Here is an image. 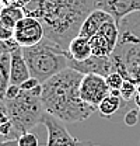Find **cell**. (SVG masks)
<instances>
[{
	"mask_svg": "<svg viewBox=\"0 0 140 146\" xmlns=\"http://www.w3.org/2000/svg\"><path fill=\"white\" fill-rule=\"evenodd\" d=\"M95 1L97 0H32L24 10L27 16L41 21L46 39L67 51L70 41L79 35L83 21L95 9Z\"/></svg>",
	"mask_w": 140,
	"mask_h": 146,
	"instance_id": "obj_1",
	"label": "cell"
},
{
	"mask_svg": "<svg viewBox=\"0 0 140 146\" xmlns=\"http://www.w3.org/2000/svg\"><path fill=\"white\" fill-rule=\"evenodd\" d=\"M81 79L80 72L67 68L42 83L41 101L44 111L62 122L77 124L88 119L97 108L81 100Z\"/></svg>",
	"mask_w": 140,
	"mask_h": 146,
	"instance_id": "obj_2",
	"label": "cell"
},
{
	"mask_svg": "<svg viewBox=\"0 0 140 146\" xmlns=\"http://www.w3.org/2000/svg\"><path fill=\"white\" fill-rule=\"evenodd\" d=\"M22 55L31 77H35L41 84L69 68V52L46 38L34 46L22 48Z\"/></svg>",
	"mask_w": 140,
	"mask_h": 146,
	"instance_id": "obj_3",
	"label": "cell"
},
{
	"mask_svg": "<svg viewBox=\"0 0 140 146\" xmlns=\"http://www.w3.org/2000/svg\"><path fill=\"white\" fill-rule=\"evenodd\" d=\"M119 25V38L111 55L114 69L125 77L126 72L140 65V11L123 18Z\"/></svg>",
	"mask_w": 140,
	"mask_h": 146,
	"instance_id": "obj_4",
	"label": "cell"
},
{
	"mask_svg": "<svg viewBox=\"0 0 140 146\" xmlns=\"http://www.w3.org/2000/svg\"><path fill=\"white\" fill-rule=\"evenodd\" d=\"M7 114L18 133L30 132L42 119L44 107L41 97L34 96L31 91L21 90L14 100H4Z\"/></svg>",
	"mask_w": 140,
	"mask_h": 146,
	"instance_id": "obj_5",
	"label": "cell"
},
{
	"mask_svg": "<svg viewBox=\"0 0 140 146\" xmlns=\"http://www.w3.org/2000/svg\"><path fill=\"white\" fill-rule=\"evenodd\" d=\"M119 38V25L118 23L112 18L106 21L104 25L97 31V34L90 38V45L94 56H111L112 52L116 48Z\"/></svg>",
	"mask_w": 140,
	"mask_h": 146,
	"instance_id": "obj_6",
	"label": "cell"
},
{
	"mask_svg": "<svg viewBox=\"0 0 140 146\" xmlns=\"http://www.w3.org/2000/svg\"><path fill=\"white\" fill-rule=\"evenodd\" d=\"M111 89L106 84L105 76L90 73L83 74V79L80 82V97L84 103H87L92 107H98V104L109 94Z\"/></svg>",
	"mask_w": 140,
	"mask_h": 146,
	"instance_id": "obj_7",
	"label": "cell"
},
{
	"mask_svg": "<svg viewBox=\"0 0 140 146\" xmlns=\"http://www.w3.org/2000/svg\"><path fill=\"white\" fill-rule=\"evenodd\" d=\"M13 38L17 41L21 48L34 46L45 38L44 27L39 20L31 16H25L16 24Z\"/></svg>",
	"mask_w": 140,
	"mask_h": 146,
	"instance_id": "obj_8",
	"label": "cell"
},
{
	"mask_svg": "<svg viewBox=\"0 0 140 146\" xmlns=\"http://www.w3.org/2000/svg\"><path fill=\"white\" fill-rule=\"evenodd\" d=\"M95 9L104 10L119 24L126 16L140 11V0H97Z\"/></svg>",
	"mask_w": 140,
	"mask_h": 146,
	"instance_id": "obj_9",
	"label": "cell"
},
{
	"mask_svg": "<svg viewBox=\"0 0 140 146\" xmlns=\"http://www.w3.org/2000/svg\"><path fill=\"white\" fill-rule=\"evenodd\" d=\"M69 68L74 69L81 74H90V73H95V74H101V76H108L111 72H114V65L111 60V56H91L83 62L74 60L69 58Z\"/></svg>",
	"mask_w": 140,
	"mask_h": 146,
	"instance_id": "obj_10",
	"label": "cell"
},
{
	"mask_svg": "<svg viewBox=\"0 0 140 146\" xmlns=\"http://www.w3.org/2000/svg\"><path fill=\"white\" fill-rule=\"evenodd\" d=\"M31 77L28 65L22 55V48H18L11 52V63H10V84L21 86L25 80Z\"/></svg>",
	"mask_w": 140,
	"mask_h": 146,
	"instance_id": "obj_11",
	"label": "cell"
},
{
	"mask_svg": "<svg viewBox=\"0 0 140 146\" xmlns=\"http://www.w3.org/2000/svg\"><path fill=\"white\" fill-rule=\"evenodd\" d=\"M109 20H112V17L108 13H105L104 10H100V9H94L87 16V18L83 21L80 31H79V35L90 39Z\"/></svg>",
	"mask_w": 140,
	"mask_h": 146,
	"instance_id": "obj_12",
	"label": "cell"
},
{
	"mask_svg": "<svg viewBox=\"0 0 140 146\" xmlns=\"http://www.w3.org/2000/svg\"><path fill=\"white\" fill-rule=\"evenodd\" d=\"M125 104H126V101L121 97V91L111 90L109 94L98 104L97 110H98V112H100L101 117L109 118V117L115 115L122 107H125Z\"/></svg>",
	"mask_w": 140,
	"mask_h": 146,
	"instance_id": "obj_13",
	"label": "cell"
},
{
	"mask_svg": "<svg viewBox=\"0 0 140 146\" xmlns=\"http://www.w3.org/2000/svg\"><path fill=\"white\" fill-rule=\"evenodd\" d=\"M67 52H69V58L74 59V60H79V62H83V60H86L88 58H91L92 56V51H91L90 39L80 35L74 36L70 41Z\"/></svg>",
	"mask_w": 140,
	"mask_h": 146,
	"instance_id": "obj_14",
	"label": "cell"
},
{
	"mask_svg": "<svg viewBox=\"0 0 140 146\" xmlns=\"http://www.w3.org/2000/svg\"><path fill=\"white\" fill-rule=\"evenodd\" d=\"M25 16L27 14H25V10L22 7H17V6H1V9H0V21L6 27L11 28V30H14L16 24H17L20 20H22Z\"/></svg>",
	"mask_w": 140,
	"mask_h": 146,
	"instance_id": "obj_15",
	"label": "cell"
},
{
	"mask_svg": "<svg viewBox=\"0 0 140 146\" xmlns=\"http://www.w3.org/2000/svg\"><path fill=\"white\" fill-rule=\"evenodd\" d=\"M10 63L11 54H6L0 51V98L4 100V94L10 86Z\"/></svg>",
	"mask_w": 140,
	"mask_h": 146,
	"instance_id": "obj_16",
	"label": "cell"
},
{
	"mask_svg": "<svg viewBox=\"0 0 140 146\" xmlns=\"http://www.w3.org/2000/svg\"><path fill=\"white\" fill-rule=\"evenodd\" d=\"M105 80H106V84L111 90H121L123 82H125V77L119 72L114 70L111 72L108 76H105Z\"/></svg>",
	"mask_w": 140,
	"mask_h": 146,
	"instance_id": "obj_17",
	"label": "cell"
},
{
	"mask_svg": "<svg viewBox=\"0 0 140 146\" xmlns=\"http://www.w3.org/2000/svg\"><path fill=\"white\" fill-rule=\"evenodd\" d=\"M119 91H121V97L127 103V101H130L132 98H135V96L137 94V86H136L135 83L129 82V80H125Z\"/></svg>",
	"mask_w": 140,
	"mask_h": 146,
	"instance_id": "obj_18",
	"label": "cell"
},
{
	"mask_svg": "<svg viewBox=\"0 0 140 146\" xmlns=\"http://www.w3.org/2000/svg\"><path fill=\"white\" fill-rule=\"evenodd\" d=\"M18 146H39V141L36 138V135H34L31 131L21 133L17 139Z\"/></svg>",
	"mask_w": 140,
	"mask_h": 146,
	"instance_id": "obj_19",
	"label": "cell"
},
{
	"mask_svg": "<svg viewBox=\"0 0 140 146\" xmlns=\"http://www.w3.org/2000/svg\"><path fill=\"white\" fill-rule=\"evenodd\" d=\"M125 80H129V82L135 83L136 86H140V65L130 68L125 74Z\"/></svg>",
	"mask_w": 140,
	"mask_h": 146,
	"instance_id": "obj_20",
	"label": "cell"
},
{
	"mask_svg": "<svg viewBox=\"0 0 140 146\" xmlns=\"http://www.w3.org/2000/svg\"><path fill=\"white\" fill-rule=\"evenodd\" d=\"M137 121H139V110L133 108L126 112V115H125V124L127 127H135L137 124Z\"/></svg>",
	"mask_w": 140,
	"mask_h": 146,
	"instance_id": "obj_21",
	"label": "cell"
},
{
	"mask_svg": "<svg viewBox=\"0 0 140 146\" xmlns=\"http://www.w3.org/2000/svg\"><path fill=\"white\" fill-rule=\"evenodd\" d=\"M21 91V87L20 86H16V84H10L6 90V94H4V100H14L20 94Z\"/></svg>",
	"mask_w": 140,
	"mask_h": 146,
	"instance_id": "obj_22",
	"label": "cell"
},
{
	"mask_svg": "<svg viewBox=\"0 0 140 146\" xmlns=\"http://www.w3.org/2000/svg\"><path fill=\"white\" fill-rule=\"evenodd\" d=\"M14 36V30L6 27L1 21H0V41H7L10 38Z\"/></svg>",
	"mask_w": 140,
	"mask_h": 146,
	"instance_id": "obj_23",
	"label": "cell"
},
{
	"mask_svg": "<svg viewBox=\"0 0 140 146\" xmlns=\"http://www.w3.org/2000/svg\"><path fill=\"white\" fill-rule=\"evenodd\" d=\"M32 0H0L1 6H17V7H27Z\"/></svg>",
	"mask_w": 140,
	"mask_h": 146,
	"instance_id": "obj_24",
	"label": "cell"
},
{
	"mask_svg": "<svg viewBox=\"0 0 140 146\" xmlns=\"http://www.w3.org/2000/svg\"><path fill=\"white\" fill-rule=\"evenodd\" d=\"M41 83L35 79V77H30L28 80H25L20 87H21V90H24V91H31V90H34L35 87H38Z\"/></svg>",
	"mask_w": 140,
	"mask_h": 146,
	"instance_id": "obj_25",
	"label": "cell"
},
{
	"mask_svg": "<svg viewBox=\"0 0 140 146\" xmlns=\"http://www.w3.org/2000/svg\"><path fill=\"white\" fill-rule=\"evenodd\" d=\"M135 103H136V107L140 111V86H137V94L135 96Z\"/></svg>",
	"mask_w": 140,
	"mask_h": 146,
	"instance_id": "obj_26",
	"label": "cell"
},
{
	"mask_svg": "<svg viewBox=\"0 0 140 146\" xmlns=\"http://www.w3.org/2000/svg\"><path fill=\"white\" fill-rule=\"evenodd\" d=\"M0 146H18L17 141H9V142H0Z\"/></svg>",
	"mask_w": 140,
	"mask_h": 146,
	"instance_id": "obj_27",
	"label": "cell"
},
{
	"mask_svg": "<svg viewBox=\"0 0 140 146\" xmlns=\"http://www.w3.org/2000/svg\"><path fill=\"white\" fill-rule=\"evenodd\" d=\"M0 9H1V4H0Z\"/></svg>",
	"mask_w": 140,
	"mask_h": 146,
	"instance_id": "obj_28",
	"label": "cell"
}]
</instances>
